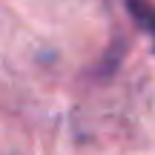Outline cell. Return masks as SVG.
<instances>
[{
  "label": "cell",
  "instance_id": "6da1fadb",
  "mask_svg": "<svg viewBox=\"0 0 155 155\" xmlns=\"http://www.w3.org/2000/svg\"><path fill=\"white\" fill-rule=\"evenodd\" d=\"M127 6H129V15L138 20L141 29L155 32V6H150L147 0H127Z\"/></svg>",
  "mask_w": 155,
  "mask_h": 155
}]
</instances>
